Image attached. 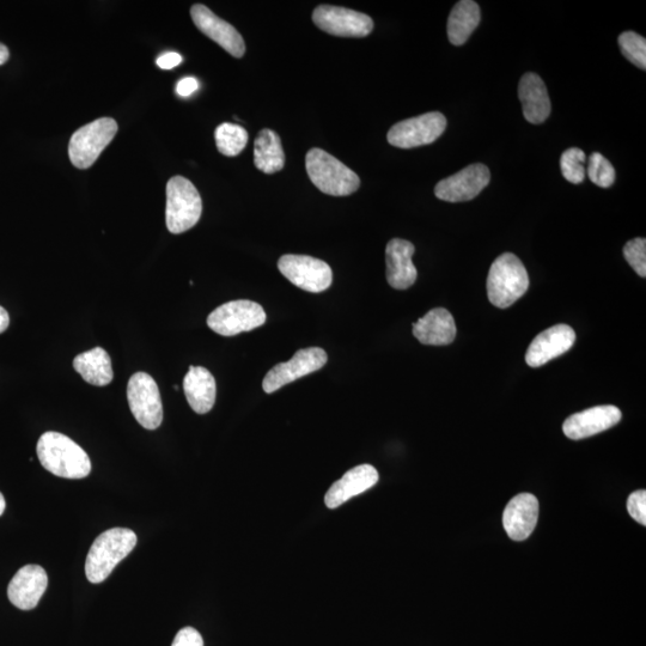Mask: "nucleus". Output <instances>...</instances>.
Listing matches in <instances>:
<instances>
[{"label": "nucleus", "mask_w": 646, "mask_h": 646, "mask_svg": "<svg viewBox=\"0 0 646 646\" xmlns=\"http://www.w3.org/2000/svg\"><path fill=\"white\" fill-rule=\"evenodd\" d=\"M36 453L46 471L65 479L87 478L91 461L82 447L59 432H46L40 437Z\"/></svg>", "instance_id": "1"}, {"label": "nucleus", "mask_w": 646, "mask_h": 646, "mask_svg": "<svg viewBox=\"0 0 646 646\" xmlns=\"http://www.w3.org/2000/svg\"><path fill=\"white\" fill-rule=\"evenodd\" d=\"M136 545V533L127 528L109 529L97 536L85 562L88 581L94 584L105 582Z\"/></svg>", "instance_id": "2"}, {"label": "nucleus", "mask_w": 646, "mask_h": 646, "mask_svg": "<svg viewBox=\"0 0 646 646\" xmlns=\"http://www.w3.org/2000/svg\"><path fill=\"white\" fill-rule=\"evenodd\" d=\"M528 289V272L516 255L504 253L493 262L487 277V296L493 306L509 308Z\"/></svg>", "instance_id": "3"}, {"label": "nucleus", "mask_w": 646, "mask_h": 646, "mask_svg": "<svg viewBox=\"0 0 646 646\" xmlns=\"http://www.w3.org/2000/svg\"><path fill=\"white\" fill-rule=\"evenodd\" d=\"M306 167L313 184L333 197H346L361 186V180L353 170L322 149L308 151Z\"/></svg>", "instance_id": "4"}, {"label": "nucleus", "mask_w": 646, "mask_h": 646, "mask_svg": "<svg viewBox=\"0 0 646 646\" xmlns=\"http://www.w3.org/2000/svg\"><path fill=\"white\" fill-rule=\"evenodd\" d=\"M203 201L190 180L174 176L167 184L166 223L170 233L179 235L197 225Z\"/></svg>", "instance_id": "5"}, {"label": "nucleus", "mask_w": 646, "mask_h": 646, "mask_svg": "<svg viewBox=\"0 0 646 646\" xmlns=\"http://www.w3.org/2000/svg\"><path fill=\"white\" fill-rule=\"evenodd\" d=\"M118 133V124L112 118H101L81 127L72 134L69 144L70 161L78 169H88Z\"/></svg>", "instance_id": "6"}, {"label": "nucleus", "mask_w": 646, "mask_h": 646, "mask_svg": "<svg viewBox=\"0 0 646 646\" xmlns=\"http://www.w3.org/2000/svg\"><path fill=\"white\" fill-rule=\"evenodd\" d=\"M266 319L260 304L247 300L231 301L213 310L207 318V326L223 337H234L265 325Z\"/></svg>", "instance_id": "7"}, {"label": "nucleus", "mask_w": 646, "mask_h": 646, "mask_svg": "<svg viewBox=\"0 0 646 646\" xmlns=\"http://www.w3.org/2000/svg\"><path fill=\"white\" fill-rule=\"evenodd\" d=\"M127 400L133 417L146 430H156L163 422L160 389L149 374H134L127 385Z\"/></svg>", "instance_id": "8"}, {"label": "nucleus", "mask_w": 646, "mask_h": 646, "mask_svg": "<svg viewBox=\"0 0 646 646\" xmlns=\"http://www.w3.org/2000/svg\"><path fill=\"white\" fill-rule=\"evenodd\" d=\"M280 273L304 291L319 294L333 282L332 268L325 261L307 255H284L278 261Z\"/></svg>", "instance_id": "9"}, {"label": "nucleus", "mask_w": 646, "mask_h": 646, "mask_svg": "<svg viewBox=\"0 0 646 646\" xmlns=\"http://www.w3.org/2000/svg\"><path fill=\"white\" fill-rule=\"evenodd\" d=\"M446 129L447 119L442 113H426L395 124L387 139L395 148L413 149L436 142Z\"/></svg>", "instance_id": "10"}, {"label": "nucleus", "mask_w": 646, "mask_h": 646, "mask_svg": "<svg viewBox=\"0 0 646 646\" xmlns=\"http://www.w3.org/2000/svg\"><path fill=\"white\" fill-rule=\"evenodd\" d=\"M313 21L323 32L340 38H365L374 29V21L368 15L333 5L318 6Z\"/></svg>", "instance_id": "11"}, {"label": "nucleus", "mask_w": 646, "mask_h": 646, "mask_svg": "<svg viewBox=\"0 0 646 646\" xmlns=\"http://www.w3.org/2000/svg\"><path fill=\"white\" fill-rule=\"evenodd\" d=\"M327 361V353L320 347L300 350L289 362L280 363L268 371L262 382V388L267 394L277 392L289 383L322 369Z\"/></svg>", "instance_id": "12"}, {"label": "nucleus", "mask_w": 646, "mask_h": 646, "mask_svg": "<svg viewBox=\"0 0 646 646\" xmlns=\"http://www.w3.org/2000/svg\"><path fill=\"white\" fill-rule=\"evenodd\" d=\"M491 174L484 164H472L461 172L438 182L435 194L438 199L448 203H462L472 200L489 186Z\"/></svg>", "instance_id": "13"}, {"label": "nucleus", "mask_w": 646, "mask_h": 646, "mask_svg": "<svg viewBox=\"0 0 646 646\" xmlns=\"http://www.w3.org/2000/svg\"><path fill=\"white\" fill-rule=\"evenodd\" d=\"M192 20L201 33L215 41L216 44L224 48L231 56L242 58L246 53V44L241 34L219 18L215 12H212L203 4H195L191 9Z\"/></svg>", "instance_id": "14"}, {"label": "nucleus", "mask_w": 646, "mask_h": 646, "mask_svg": "<svg viewBox=\"0 0 646 646\" xmlns=\"http://www.w3.org/2000/svg\"><path fill=\"white\" fill-rule=\"evenodd\" d=\"M623 414L612 405L591 407L580 413L572 414L563 424V431L570 440H583L617 425Z\"/></svg>", "instance_id": "15"}, {"label": "nucleus", "mask_w": 646, "mask_h": 646, "mask_svg": "<svg viewBox=\"0 0 646 646\" xmlns=\"http://www.w3.org/2000/svg\"><path fill=\"white\" fill-rule=\"evenodd\" d=\"M576 341V333L568 325H557L546 329L529 345L526 362L529 367L540 368L552 359L568 352Z\"/></svg>", "instance_id": "16"}, {"label": "nucleus", "mask_w": 646, "mask_h": 646, "mask_svg": "<svg viewBox=\"0 0 646 646\" xmlns=\"http://www.w3.org/2000/svg\"><path fill=\"white\" fill-rule=\"evenodd\" d=\"M48 585V576L39 565H26L12 578L8 597L12 605L22 611H30L39 605Z\"/></svg>", "instance_id": "17"}, {"label": "nucleus", "mask_w": 646, "mask_h": 646, "mask_svg": "<svg viewBox=\"0 0 646 646\" xmlns=\"http://www.w3.org/2000/svg\"><path fill=\"white\" fill-rule=\"evenodd\" d=\"M539 518V502L530 493H521L511 499L503 514L505 532L510 539L523 541L534 532Z\"/></svg>", "instance_id": "18"}, {"label": "nucleus", "mask_w": 646, "mask_h": 646, "mask_svg": "<svg viewBox=\"0 0 646 646\" xmlns=\"http://www.w3.org/2000/svg\"><path fill=\"white\" fill-rule=\"evenodd\" d=\"M416 248L401 239L389 241L386 248L387 280L396 290H406L416 283L418 271L412 257Z\"/></svg>", "instance_id": "19"}, {"label": "nucleus", "mask_w": 646, "mask_h": 646, "mask_svg": "<svg viewBox=\"0 0 646 646\" xmlns=\"http://www.w3.org/2000/svg\"><path fill=\"white\" fill-rule=\"evenodd\" d=\"M379 472L370 465H361L350 469L343 478L334 483L326 493L325 503L328 509H337L351 498L361 495L374 487L379 481Z\"/></svg>", "instance_id": "20"}, {"label": "nucleus", "mask_w": 646, "mask_h": 646, "mask_svg": "<svg viewBox=\"0 0 646 646\" xmlns=\"http://www.w3.org/2000/svg\"><path fill=\"white\" fill-rule=\"evenodd\" d=\"M518 96L523 108V115L530 124L545 123L551 114V101L547 88L536 73H526L518 85Z\"/></svg>", "instance_id": "21"}, {"label": "nucleus", "mask_w": 646, "mask_h": 646, "mask_svg": "<svg viewBox=\"0 0 646 646\" xmlns=\"http://www.w3.org/2000/svg\"><path fill=\"white\" fill-rule=\"evenodd\" d=\"M413 334L424 345L444 346L456 338L453 315L444 308L430 310L413 325Z\"/></svg>", "instance_id": "22"}, {"label": "nucleus", "mask_w": 646, "mask_h": 646, "mask_svg": "<svg viewBox=\"0 0 646 646\" xmlns=\"http://www.w3.org/2000/svg\"><path fill=\"white\" fill-rule=\"evenodd\" d=\"M184 390L188 404L195 413H209L215 406L217 386L209 370L191 365L185 376Z\"/></svg>", "instance_id": "23"}, {"label": "nucleus", "mask_w": 646, "mask_h": 646, "mask_svg": "<svg viewBox=\"0 0 646 646\" xmlns=\"http://www.w3.org/2000/svg\"><path fill=\"white\" fill-rule=\"evenodd\" d=\"M73 368L91 386L105 387L113 381L112 359L102 347L78 355Z\"/></svg>", "instance_id": "24"}, {"label": "nucleus", "mask_w": 646, "mask_h": 646, "mask_svg": "<svg viewBox=\"0 0 646 646\" xmlns=\"http://www.w3.org/2000/svg\"><path fill=\"white\" fill-rule=\"evenodd\" d=\"M254 164L262 173L274 174L285 166L282 140L272 130H262L254 142Z\"/></svg>", "instance_id": "25"}, {"label": "nucleus", "mask_w": 646, "mask_h": 646, "mask_svg": "<svg viewBox=\"0 0 646 646\" xmlns=\"http://www.w3.org/2000/svg\"><path fill=\"white\" fill-rule=\"evenodd\" d=\"M480 8L473 0H462L448 18V39L454 46L465 45L480 23Z\"/></svg>", "instance_id": "26"}, {"label": "nucleus", "mask_w": 646, "mask_h": 646, "mask_svg": "<svg viewBox=\"0 0 646 646\" xmlns=\"http://www.w3.org/2000/svg\"><path fill=\"white\" fill-rule=\"evenodd\" d=\"M217 149L222 155L235 157L245 150L248 132L239 125L224 123L215 132Z\"/></svg>", "instance_id": "27"}, {"label": "nucleus", "mask_w": 646, "mask_h": 646, "mask_svg": "<svg viewBox=\"0 0 646 646\" xmlns=\"http://www.w3.org/2000/svg\"><path fill=\"white\" fill-rule=\"evenodd\" d=\"M587 161L584 151L578 148H571L566 150L560 158V168H562L563 176L571 184L580 185L587 175V169L583 164Z\"/></svg>", "instance_id": "28"}, {"label": "nucleus", "mask_w": 646, "mask_h": 646, "mask_svg": "<svg viewBox=\"0 0 646 646\" xmlns=\"http://www.w3.org/2000/svg\"><path fill=\"white\" fill-rule=\"evenodd\" d=\"M619 46L625 58L639 69H646V40L635 32H626L619 36Z\"/></svg>", "instance_id": "29"}, {"label": "nucleus", "mask_w": 646, "mask_h": 646, "mask_svg": "<svg viewBox=\"0 0 646 646\" xmlns=\"http://www.w3.org/2000/svg\"><path fill=\"white\" fill-rule=\"evenodd\" d=\"M587 173L593 184L602 188L612 187L615 181V170L612 163L599 152L589 158Z\"/></svg>", "instance_id": "30"}, {"label": "nucleus", "mask_w": 646, "mask_h": 646, "mask_svg": "<svg viewBox=\"0 0 646 646\" xmlns=\"http://www.w3.org/2000/svg\"><path fill=\"white\" fill-rule=\"evenodd\" d=\"M624 257L638 276L646 277V240L642 237L629 241L624 247Z\"/></svg>", "instance_id": "31"}, {"label": "nucleus", "mask_w": 646, "mask_h": 646, "mask_svg": "<svg viewBox=\"0 0 646 646\" xmlns=\"http://www.w3.org/2000/svg\"><path fill=\"white\" fill-rule=\"evenodd\" d=\"M627 510L632 518L638 523L646 524V491L639 490L633 492L627 501Z\"/></svg>", "instance_id": "32"}, {"label": "nucleus", "mask_w": 646, "mask_h": 646, "mask_svg": "<svg viewBox=\"0 0 646 646\" xmlns=\"http://www.w3.org/2000/svg\"><path fill=\"white\" fill-rule=\"evenodd\" d=\"M172 646H204L203 637L193 627H185L178 632Z\"/></svg>", "instance_id": "33"}, {"label": "nucleus", "mask_w": 646, "mask_h": 646, "mask_svg": "<svg viewBox=\"0 0 646 646\" xmlns=\"http://www.w3.org/2000/svg\"><path fill=\"white\" fill-rule=\"evenodd\" d=\"M157 66L162 70H173L182 63V57L176 52H167L157 59Z\"/></svg>", "instance_id": "34"}, {"label": "nucleus", "mask_w": 646, "mask_h": 646, "mask_svg": "<svg viewBox=\"0 0 646 646\" xmlns=\"http://www.w3.org/2000/svg\"><path fill=\"white\" fill-rule=\"evenodd\" d=\"M199 88V83L197 79L193 77H187L181 79V81L176 85V93L182 97L191 96Z\"/></svg>", "instance_id": "35"}, {"label": "nucleus", "mask_w": 646, "mask_h": 646, "mask_svg": "<svg viewBox=\"0 0 646 646\" xmlns=\"http://www.w3.org/2000/svg\"><path fill=\"white\" fill-rule=\"evenodd\" d=\"M10 323V316L3 307H0V334L8 329Z\"/></svg>", "instance_id": "36"}, {"label": "nucleus", "mask_w": 646, "mask_h": 646, "mask_svg": "<svg viewBox=\"0 0 646 646\" xmlns=\"http://www.w3.org/2000/svg\"><path fill=\"white\" fill-rule=\"evenodd\" d=\"M9 58H10V52L8 50V47H6L3 44H0V66L8 62Z\"/></svg>", "instance_id": "37"}, {"label": "nucleus", "mask_w": 646, "mask_h": 646, "mask_svg": "<svg viewBox=\"0 0 646 646\" xmlns=\"http://www.w3.org/2000/svg\"><path fill=\"white\" fill-rule=\"evenodd\" d=\"M5 509H6L5 498L3 496V493L0 492V516L4 514Z\"/></svg>", "instance_id": "38"}]
</instances>
